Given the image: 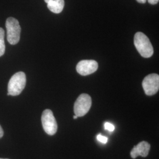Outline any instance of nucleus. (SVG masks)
<instances>
[{"mask_svg": "<svg viewBox=\"0 0 159 159\" xmlns=\"http://www.w3.org/2000/svg\"><path fill=\"white\" fill-rule=\"evenodd\" d=\"M3 135H4V131L2 128L1 127V126L0 125V139L3 136Z\"/></svg>", "mask_w": 159, "mask_h": 159, "instance_id": "14", "label": "nucleus"}, {"mask_svg": "<svg viewBox=\"0 0 159 159\" xmlns=\"http://www.w3.org/2000/svg\"><path fill=\"white\" fill-rule=\"evenodd\" d=\"M7 40L11 45L17 44L20 39L21 27L17 19L9 17L6 23Z\"/></svg>", "mask_w": 159, "mask_h": 159, "instance_id": "3", "label": "nucleus"}, {"mask_svg": "<svg viewBox=\"0 0 159 159\" xmlns=\"http://www.w3.org/2000/svg\"><path fill=\"white\" fill-rule=\"evenodd\" d=\"M41 122L44 130L50 136L56 134L57 130V123L51 110L46 109L42 114Z\"/></svg>", "mask_w": 159, "mask_h": 159, "instance_id": "5", "label": "nucleus"}, {"mask_svg": "<svg viewBox=\"0 0 159 159\" xmlns=\"http://www.w3.org/2000/svg\"><path fill=\"white\" fill-rule=\"evenodd\" d=\"M104 129L109 131H113L115 129V127L111 123L107 122L104 124Z\"/></svg>", "mask_w": 159, "mask_h": 159, "instance_id": "12", "label": "nucleus"}, {"mask_svg": "<svg viewBox=\"0 0 159 159\" xmlns=\"http://www.w3.org/2000/svg\"><path fill=\"white\" fill-rule=\"evenodd\" d=\"M150 149V144L145 141L139 143L135 146L130 152L131 157L133 159H136L137 157L140 156L143 157L148 156Z\"/></svg>", "mask_w": 159, "mask_h": 159, "instance_id": "8", "label": "nucleus"}, {"mask_svg": "<svg viewBox=\"0 0 159 159\" xmlns=\"http://www.w3.org/2000/svg\"><path fill=\"white\" fill-rule=\"evenodd\" d=\"M26 84V75L24 72L14 74L8 84V96H16L21 93Z\"/></svg>", "mask_w": 159, "mask_h": 159, "instance_id": "2", "label": "nucleus"}, {"mask_svg": "<svg viewBox=\"0 0 159 159\" xmlns=\"http://www.w3.org/2000/svg\"><path fill=\"white\" fill-rule=\"evenodd\" d=\"M148 2L150 4L154 5L159 2V0H148Z\"/></svg>", "mask_w": 159, "mask_h": 159, "instance_id": "13", "label": "nucleus"}, {"mask_svg": "<svg viewBox=\"0 0 159 159\" xmlns=\"http://www.w3.org/2000/svg\"><path fill=\"white\" fill-rule=\"evenodd\" d=\"M64 0H52L47 3L48 8L55 14H59L63 10Z\"/></svg>", "mask_w": 159, "mask_h": 159, "instance_id": "9", "label": "nucleus"}, {"mask_svg": "<svg viewBox=\"0 0 159 159\" xmlns=\"http://www.w3.org/2000/svg\"><path fill=\"white\" fill-rule=\"evenodd\" d=\"M91 98L87 94H82L76 100L74 105V112L77 117H83L91 108Z\"/></svg>", "mask_w": 159, "mask_h": 159, "instance_id": "4", "label": "nucleus"}, {"mask_svg": "<svg viewBox=\"0 0 159 159\" xmlns=\"http://www.w3.org/2000/svg\"><path fill=\"white\" fill-rule=\"evenodd\" d=\"M98 63L95 60H81L77 64L76 70L81 75H88L96 72L98 69Z\"/></svg>", "mask_w": 159, "mask_h": 159, "instance_id": "7", "label": "nucleus"}, {"mask_svg": "<svg viewBox=\"0 0 159 159\" xmlns=\"http://www.w3.org/2000/svg\"><path fill=\"white\" fill-rule=\"evenodd\" d=\"M52 1V0H44V1L46 2V3L47 4L48 2H49L50 1Z\"/></svg>", "mask_w": 159, "mask_h": 159, "instance_id": "17", "label": "nucleus"}, {"mask_svg": "<svg viewBox=\"0 0 159 159\" xmlns=\"http://www.w3.org/2000/svg\"><path fill=\"white\" fill-rule=\"evenodd\" d=\"M97 139L98 142L102 143L103 144H106L107 142V140H108V138L107 137L103 136L100 134L97 136Z\"/></svg>", "mask_w": 159, "mask_h": 159, "instance_id": "11", "label": "nucleus"}, {"mask_svg": "<svg viewBox=\"0 0 159 159\" xmlns=\"http://www.w3.org/2000/svg\"><path fill=\"white\" fill-rule=\"evenodd\" d=\"M6 51V46L4 42V31L0 28V57L3 56Z\"/></svg>", "mask_w": 159, "mask_h": 159, "instance_id": "10", "label": "nucleus"}, {"mask_svg": "<svg viewBox=\"0 0 159 159\" xmlns=\"http://www.w3.org/2000/svg\"><path fill=\"white\" fill-rule=\"evenodd\" d=\"M0 159H1V158H0Z\"/></svg>", "mask_w": 159, "mask_h": 159, "instance_id": "18", "label": "nucleus"}, {"mask_svg": "<svg viewBox=\"0 0 159 159\" xmlns=\"http://www.w3.org/2000/svg\"><path fill=\"white\" fill-rule=\"evenodd\" d=\"M77 118H78V117L76 115H74V116H73V119H77Z\"/></svg>", "mask_w": 159, "mask_h": 159, "instance_id": "16", "label": "nucleus"}, {"mask_svg": "<svg viewBox=\"0 0 159 159\" xmlns=\"http://www.w3.org/2000/svg\"><path fill=\"white\" fill-rule=\"evenodd\" d=\"M137 50L144 58H150L153 54V47L148 37L142 32H137L134 37Z\"/></svg>", "mask_w": 159, "mask_h": 159, "instance_id": "1", "label": "nucleus"}, {"mask_svg": "<svg viewBox=\"0 0 159 159\" xmlns=\"http://www.w3.org/2000/svg\"><path fill=\"white\" fill-rule=\"evenodd\" d=\"M142 86L146 95H154L159 90V75L154 73L148 75L143 80Z\"/></svg>", "mask_w": 159, "mask_h": 159, "instance_id": "6", "label": "nucleus"}, {"mask_svg": "<svg viewBox=\"0 0 159 159\" xmlns=\"http://www.w3.org/2000/svg\"><path fill=\"white\" fill-rule=\"evenodd\" d=\"M139 3H141V4H144L146 2L147 0H136Z\"/></svg>", "mask_w": 159, "mask_h": 159, "instance_id": "15", "label": "nucleus"}]
</instances>
